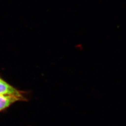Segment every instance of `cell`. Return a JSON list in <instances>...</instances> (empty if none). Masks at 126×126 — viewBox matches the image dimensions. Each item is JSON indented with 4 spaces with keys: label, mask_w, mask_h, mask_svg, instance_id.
Here are the masks:
<instances>
[{
    "label": "cell",
    "mask_w": 126,
    "mask_h": 126,
    "mask_svg": "<svg viewBox=\"0 0 126 126\" xmlns=\"http://www.w3.org/2000/svg\"><path fill=\"white\" fill-rule=\"evenodd\" d=\"M0 96H10L18 97L23 101L27 100L25 92L17 89L8 83L0 76Z\"/></svg>",
    "instance_id": "obj_1"
},
{
    "label": "cell",
    "mask_w": 126,
    "mask_h": 126,
    "mask_svg": "<svg viewBox=\"0 0 126 126\" xmlns=\"http://www.w3.org/2000/svg\"><path fill=\"white\" fill-rule=\"evenodd\" d=\"M23 101L18 97L10 96H0V113L5 111L15 102Z\"/></svg>",
    "instance_id": "obj_2"
}]
</instances>
